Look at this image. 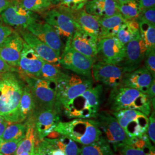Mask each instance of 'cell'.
I'll list each match as a JSON object with an SVG mask.
<instances>
[{
    "label": "cell",
    "instance_id": "836d02e7",
    "mask_svg": "<svg viewBox=\"0 0 155 155\" xmlns=\"http://www.w3.org/2000/svg\"><path fill=\"white\" fill-rule=\"evenodd\" d=\"M16 1L27 10L40 14L53 6L49 0H16Z\"/></svg>",
    "mask_w": 155,
    "mask_h": 155
},
{
    "label": "cell",
    "instance_id": "f546056e",
    "mask_svg": "<svg viewBox=\"0 0 155 155\" xmlns=\"http://www.w3.org/2000/svg\"><path fill=\"white\" fill-rule=\"evenodd\" d=\"M52 144L61 150L66 155H80V148L77 142L66 136L59 134L55 138H48Z\"/></svg>",
    "mask_w": 155,
    "mask_h": 155
},
{
    "label": "cell",
    "instance_id": "7bdbcfd3",
    "mask_svg": "<svg viewBox=\"0 0 155 155\" xmlns=\"http://www.w3.org/2000/svg\"><path fill=\"white\" fill-rule=\"evenodd\" d=\"M148 98H150L151 103V105L155 107V81H153L152 83H151L150 88L148 90L147 93H146Z\"/></svg>",
    "mask_w": 155,
    "mask_h": 155
},
{
    "label": "cell",
    "instance_id": "bcb514c9",
    "mask_svg": "<svg viewBox=\"0 0 155 155\" xmlns=\"http://www.w3.org/2000/svg\"><path fill=\"white\" fill-rule=\"evenodd\" d=\"M8 124H9V122H7L1 117H0V139L1 138Z\"/></svg>",
    "mask_w": 155,
    "mask_h": 155
},
{
    "label": "cell",
    "instance_id": "f907efd6",
    "mask_svg": "<svg viewBox=\"0 0 155 155\" xmlns=\"http://www.w3.org/2000/svg\"><path fill=\"white\" fill-rule=\"evenodd\" d=\"M32 155H40L39 154V152L37 151V150H36V148H35V151L33 152V153L32 154Z\"/></svg>",
    "mask_w": 155,
    "mask_h": 155
},
{
    "label": "cell",
    "instance_id": "f6af8a7d",
    "mask_svg": "<svg viewBox=\"0 0 155 155\" xmlns=\"http://www.w3.org/2000/svg\"><path fill=\"white\" fill-rule=\"evenodd\" d=\"M14 0H0V14L13 3Z\"/></svg>",
    "mask_w": 155,
    "mask_h": 155
},
{
    "label": "cell",
    "instance_id": "db71d44e",
    "mask_svg": "<svg viewBox=\"0 0 155 155\" xmlns=\"http://www.w3.org/2000/svg\"><path fill=\"white\" fill-rule=\"evenodd\" d=\"M1 139H0V143H1Z\"/></svg>",
    "mask_w": 155,
    "mask_h": 155
},
{
    "label": "cell",
    "instance_id": "f5cc1de1",
    "mask_svg": "<svg viewBox=\"0 0 155 155\" xmlns=\"http://www.w3.org/2000/svg\"><path fill=\"white\" fill-rule=\"evenodd\" d=\"M49 1H51V3H52V1H53V0H49Z\"/></svg>",
    "mask_w": 155,
    "mask_h": 155
},
{
    "label": "cell",
    "instance_id": "5b68a950",
    "mask_svg": "<svg viewBox=\"0 0 155 155\" xmlns=\"http://www.w3.org/2000/svg\"><path fill=\"white\" fill-rule=\"evenodd\" d=\"M93 86V78L67 74L57 83L56 105L61 109Z\"/></svg>",
    "mask_w": 155,
    "mask_h": 155
},
{
    "label": "cell",
    "instance_id": "7a4b0ae2",
    "mask_svg": "<svg viewBox=\"0 0 155 155\" xmlns=\"http://www.w3.org/2000/svg\"><path fill=\"white\" fill-rule=\"evenodd\" d=\"M103 86L101 84L92 86L63 107L68 118H95L101 104Z\"/></svg>",
    "mask_w": 155,
    "mask_h": 155
},
{
    "label": "cell",
    "instance_id": "7dc6e473",
    "mask_svg": "<svg viewBox=\"0 0 155 155\" xmlns=\"http://www.w3.org/2000/svg\"><path fill=\"white\" fill-rule=\"evenodd\" d=\"M61 1V0H53L52 2V4L53 5H57Z\"/></svg>",
    "mask_w": 155,
    "mask_h": 155
},
{
    "label": "cell",
    "instance_id": "8992f818",
    "mask_svg": "<svg viewBox=\"0 0 155 155\" xmlns=\"http://www.w3.org/2000/svg\"><path fill=\"white\" fill-rule=\"evenodd\" d=\"M33 96L35 110L51 109L56 106L57 83L40 78L20 77Z\"/></svg>",
    "mask_w": 155,
    "mask_h": 155
},
{
    "label": "cell",
    "instance_id": "74e56055",
    "mask_svg": "<svg viewBox=\"0 0 155 155\" xmlns=\"http://www.w3.org/2000/svg\"><path fill=\"white\" fill-rule=\"evenodd\" d=\"M145 68L150 71L152 77H155V49L147 50L145 57Z\"/></svg>",
    "mask_w": 155,
    "mask_h": 155
},
{
    "label": "cell",
    "instance_id": "5bb4252c",
    "mask_svg": "<svg viewBox=\"0 0 155 155\" xmlns=\"http://www.w3.org/2000/svg\"><path fill=\"white\" fill-rule=\"evenodd\" d=\"M147 50L144 40L139 34L125 45L124 58L119 66L122 67L125 72L133 71L141 66Z\"/></svg>",
    "mask_w": 155,
    "mask_h": 155
},
{
    "label": "cell",
    "instance_id": "d6a6232c",
    "mask_svg": "<svg viewBox=\"0 0 155 155\" xmlns=\"http://www.w3.org/2000/svg\"><path fill=\"white\" fill-rule=\"evenodd\" d=\"M139 32L144 40L147 50L155 49V25L143 20H137Z\"/></svg>",
    "mask_w": 155,
    "mask_h": 155
},
{
    "label": "cell",
    "instance_id": "30bf717a",
    "mask_svg": "<svg viewBox=\"0 0 155 155\" xmlns=\"http://www.w3.org/2000/svg\"><path fill=\"white\" fill-rule=\"evenodd\" d=\"M61 66L75 74L85 77L92 78V68L95 61L74 50L67 42L59 58Z\"/></svg>",
    "mask_w": 155,
    "mask_h": 155
},
{
    "label": "cell",
    "instance_id": "d4e9b609",
    "mask_svg": "<svg viewBox=\"0 0 155 155\" xmlns=\"http://www.w3.org/2000/svg\"><path fill=\"white\" fill-rule=\"evenodd\" d=\"M127 21L120 13L110 17H98L101 28L100 39L116 36L122 25Z\"/></svg>",
    "mask_w": 155,
    "mask_h": 155
},
{
    "label": "cell",
    "instance_id": "60d3db41",
    "mask_svg": "<svg viewBox=\"0 0 155 155\" xmlns=\"http://www.w3.org/2000/svg\"><path fill=\"white\" fill-rule=\"evenodd\" d=\"M13 32L14 30L12 27L5 24H4L1 18H0V45Z\"/></svg>",
    "mask_w": 155,
    "mask_h": 155
},
{
    "label": "cell",
    "instance_id": "c3c4849f",
    "mask_svg": "<svg viewBox=\"0 0 155 155\" xmlns=\"http://www.w3.org/2000/svg\"><path fill=\"white\" fill-rule=\"evenodd\" d=\"M33 152H23L19 155H32Z\"/></svg>",
    "mask_w": 155,
    "mask_h": 155
},
{
    "label": "cell",
    "instance_id": "f1b7e54d",
    "mask_svg": "<svg viewBox=\"0 0 155 155\" xmlns=\"http://www.w3.org/2000/svg\"><path fill=\"white\" fill-rule=\"evenodd\" d=\"M139 34V24L137 21H127L120 29L116 37L122 45H125Z\"/></svg>",
    "mask_w": 155,
    "mask_h": 155
},
{
    "label": "cell",
    "instance_id": "681fc988",
    "mask_svg": "<svg viewBox=\"0 0 155 155\" xmlns=\"http://www.w3.org/2000/svg\"><path fill=\"white\" fill-rule=\"evenodd\" d=\"M116 1L119 4H122V3H124L127 1H129V0H116Z\"/></svg>",
    "mask_w": 155,
    "mask_h": 155
},
{
    "label": "cell",
    "instance_id": "ba28073f",
    "mask_svg": "<svg viewBox=\"0 0 155 155\" xmlns=\"http://www.w3.org/2000/svg\"><path fill=\"white\" fill-rule=\"evenodd\" d=\"M116 118L128 137L130 139L140 137L147 133L149 119L140 111L125 109L110 112Z\"/></svg>",
    "mask_w": 155,
    "mask_h": 155
},
{
    "label": "cell",
    "instance_id": "816d5d0a",
    "mask_svg": "<svg viewBox=\"0 0 155 155\" xmlns=\"http://www.w3.org/2000/svg\"><path fill=\"white\" fill-rule=\"evenodd\" d=\"M86 2H87V1H92V0H84Z\"/></svg>",
    "mask_w": 155,
    "mask_h": 155
},
{
    "label": "cell",
    "instance_id": "7402d4cb",
    "mask_svg": "<svg viewBox=\"0 0 155 155\" xmlns=\"http://www.w3.org/2000/svg\"><path fill=\"white\" fill-rule=\"evenodd\" d=\"M155 78L145 66H140L133 71L125 72L121 86L137 90L146 94Z\"/></svg>",
    "mask_w": 155,
    "mask_h": 155
},
{
    "label": "cell",
    "instance_id": "83f0119b",
    "mask_svg": "<svg viewBox=\"0 0 155 155\" xmlns=\"http://www.w3.org/2000/svg\"><path fill=\"white\" fill-rule=\"evenodd\" d=\"M35 110V104L33 96L29 86H24L23 92L20 103V113L21 122L25 121L33 114Z\"/></svg>",
    "mask_w": 155,
    "mask_h": 155
},
{
    "label": "cell",
    "instance_id": "2e32d148",
    "mask_svg": "<svg viewBox=\"0 0 155 155\" xmlns=\"http://www.w3.org/2000/svg\"><path fill=\"white\" fill-rule=\"evenodd\" d=\"M2 21L6 25L19 29H25L28 25L39 18L35 12L29 11L20 5L16 0L2 13Z\"/></svg>",
    "mask_w": 155,
    "mask_h": 155
},
{
    "label": "cell",
    "instance_id": "8fae6325",
    "mask_svg": "<svg viewBox=\"0 0 155 155\" xmlns=\"http://www.w3.org/2000/svg\"><path fill=\"white\" fill-rule=\"evenodd\" d=\"M125 74L122 67L100 61H95L92 68L94 80L111 89L121 86Z\"/></svg>",
    "mask_w": 155,
    "mask_h": 155
},
{
    "label": "cell",
    "instance_id": "4fadbf2b",
    "mask_svg": "<svg viewBox=\"0 0 155 155\" xmlns=\"http://www.w3.org/2000/svg\"><path fill=\"white\" fill-rule=\"evenodd\" d=\"M25 29L48 45L60 58L64 45L59 35L48 23L38 18L28 25Z\"/></svg>",
    "mask_w": 155,
    "mask_h": 155
},
{
    "label": "cell",
    "instance_id": "e575fe53",
    "mask_svg": "<svg viewBox=\"0 0 155 155\" xmlns=\"http://www.w3.org/2000/svg\"><path fill=\"white\" fill-rule=\"evenodd\" d=\"M66 74L67 73L61 71V68L45 61L42 67L40 78L58 83Z\"/></svg>",
    "mask_w": 155,
    "mask_h": 155
},
{
    "label": "cell",
    "instance_id": "8d00e7d4",
    "mask_svg": "<svg viewBox=\"0 0 155 155\" xmlns=\"http://www.w3.org/2000/svg\"><path fill=\"white\" fill-rule=\"evenodd\" d=\"M86 3L84 0H61L56 6L64 9L76 11L83 8Z\"/></svg>",
    "mask_w": 155,
    "mask_h": 155
},
{
    "label": "cell",
    "instance_id": "3957f363",
    "mask_svg": "<svg viewBox=\"0 0 155 155\" xmlns=\"http://www.w3.org/2000/svg\"><path fill=\"white\" fill-rule=\"evenodd\" d=\"M108 104L113 111L131 109L140 111L149 116L152 111L150 98L137 90L119 86L111 89Z\"/></svg>",
    "mask_w": 155,
    "mask_h": 155
},
{
    "label": "cell",
    "instance_id": "9a60e30c",
    "mask_svg": "<svg viewBox=\"0 0 155 155\" xmlns=\"http://www.w3.org/2000/svg\"><path fill=\"white\" fill-rule=\"evenodd\" d=\"M97 50V58H100V61L118 66L123 61L125 45L116 36L98 39Z\"/></svg>",
    "mask_w": 155,
    "mask_h": 155
},
{
    "label": "cell",
    "instance_id": "e0dca14e",
    "mask_svg": "<svg viewBox=\"0 0 155 155\" xmlns=\"http://www.w3.org/2000/svg\"><path fill=\"white\" fill-rule=\"evenodd\" d=\"M44 61L24 41L17 72L20 73V77L40 78Z\"/></svg>",
    "mask_w": 155,
    "mask_h": 155
},
{
    "label": "cell",
    "instance_id": "7c38bea8",
    "mask_svg": "<svg viewBox=\"0 0 155 155\" xmlns=\"http://www.w3.org/2000/svg\"><path fill=\"white\" fill-rule=\"evenodd\" d=\"M61 109L56 106L51 109L35 110L32 116L36 136L41 141L55 132V129L61 122Z\"/></svg>",
    "mask_w": 155,
    "mask_h": 155
},
{
    "label": "cell",
    "instance_id": "52a82bcc",
    "mask_svg": "<svg viewBox=\"0 0 155 155\" xmlns=\"http://www.w3.org/2000/svg\"><path fill=\"white\" fill-rule=\"evenodd\" d=\"M98 122L102 133L104 134V138L112 145L113 150L117 152L118 149L124 145L132 143V140L129 138L116 118L110 112L103 111L98 113L95 118Z\"/></svg>",
    "mask_w": 155,
    "mask_h": 155
},
{
    "label": "cell",
    "instance_id": "b9f144b4",
    "mask_svg": "<svg viewBox=\"0 0 155 155\" xmlns=\"http://www.w3.org/2000/svg\"><path fill=\"white\" fill-rule=\"evenodd\" d=\"M18 69L12 67L0 58V74L6 72H17Z\"/></svg>",
    "mask_w": 155,
    "mask_h": 155
},
{
    "label": "cell",
    "instance_id": "f35d334b",
    "mask_svg": "<svg viewBox=\"0 0 155 155\" xmlns=\"http://www.w3.org/2000/svg\"><path fill=\"white\" fill-rule=\"evenodd\" d=\"M143 20L155 25V6L142 9L137 20Z\"/></svg>",
    "mask_w": 155,
    "mask_h": 155
},
{
    "label": "cell",
    "instance_id": "4dcf8cb0",
    "mask_svg": "<svg viewBox=\"0 0 155 155\" xmlns=\"http://www.w3.org/2000/svg\"><path fill=\"white\" fill-rule=\"evenodd\" d=\"M141 9L137 0H129L118 4L120 13L127 21H137Z\"/></svg>",
    "mask_w": 155,
    "mask_h": 155
},
{
    "label": "cell",
    "instance_id": "9c48e42d",
    "mask_svg": "<svg viewBox=\"0 0 155 155\" xmlns=\"http://www.w3.org/2000/svg\"><path fill=\"white\" fill-rule=\"evenodd\" d=\"M43 20L50 25L59 35L65 45L77 29L72 17L66 12L56 7L41 13Z\"/></svg>",
    "mask_w": 155,
    "mask_h": 155
},
{
    "label": "cell",
    "instance_id": "ffe728a7",
    "mask_svg": "<svg viewBox=\"0 0 155 155\" xmlns=\"http://www.w3.org/2000/svg\"><path fill=\"white\" fill-rule=\"evenodd\" d=\"M98 40L97 37L77 29L70 40V45L74 50L95 62L98 55Z\"/></svg>",
    "mask_w": 155,
    "mask_h": 155
},
{
    "label": "cell",
    "instance_id": "11a10c76",
    "mask_svg": "<svg viewBox=\"0 0 155 155\" xmlns=\"http://www.w3.org/2000/svg\"><path fill=\"white\" fill-rule=\"evenodd\" d=\"M0 82H1V78H0Z\"/></svg>",
    "mask_w": 155,
    "mask_h": 155
},
{
    "label": "cell",
    "instance_id": "cb8c5ba5",
    "mask_svg": "<svg viewBox=\"0 0 155 155\" xmlns=\"http://www.w3.org/2000/svg\"><path fill=\"white\" fill-rule=\"evenodd\" d=\"M116 0H92L86 2L84 9L98 17H106L120 13Z\"/></svg>",
    "mask_w": 155,
    "mask_h": 155
},
{
    "label": "cell",
    "instance_id": "277c9868",
    "mask_svg": "<svg viewBox=\"0 0 155 155\" xmlns=\"http://www.w3.org/2000/svg\"><path fill=\"white\" fill-rule=\"evenodd\" d=\"M54 131L83 145L91 144L102 136L98 122L91 118H74L68 122L61 121Z\"/></svg>",
    "mask_w": 155,
    "mask_h": 155
},
{
    "label": "cell",
    "instance_id": "44dd1931",
    "mask_svg": "<svg viewBox=\"0 0 155 155\" xmlns=\"http://www.w3.org/2000/svg\"><path fill=\"white\" fill-rule=\"evenodd\" d=\"M61 9L66 12L72 17L77 29L94 36L98 39H100L101 28L98 17L87 13L84 8L76 11Z\"/></svg>",
    "mask_w": 155,
    "mask_h": 155
},
{
    "label": "cell",
    "instance_id": "d590c367",
    "mask_svg": "<svg viewBox=\"0 0 155 155\" xmlns=\"http://www.w3.org/2000/svg\"><path fill=\"white\" fill-rule=\"evenodd\" d=\"M22 140L1 141L0 155H15Z\"/></svg>",
    "mask_w": 155,
    "mask_h": 155
},
{
    "label": "cell",
    "instance_id": "ac0fdd59",
    "mask_svg": "<svg viewBox=\"0 0 155 155\" xmlns=\"http://www.w3.org/2000/svg\"><path fill=\"white\" fill-rule=\"evenodd\" d=\"M18 33L22 39L44 61L61 68L59 57L48 45L29 32L26 29H19Z\"/></svg>",
    "mask_w": 155,
    "mask_h": 155
},
{
    "label": "cell",
    "instance_id": "1f68e13d",
    "mask_svg": "<svg viewBox=\"0 0 155 155\" xmlns=\"http://www.w3.org/2000/svg\"><path fill=\"white\" fill-rule=\"evenodd\" d=\"M7 127L3 133L1 140L12 141L22 140L25 136L27 124L21 122H9Z\"/></svg>",
    "mask_w": 155,
    "mask_h": 155
},
{
    "label": "cell",
    "instance_id": "4316f807",
    "mask_svg": "<svg viewBox=\"0 0 155 155\" xmlns=\"http://www.w3.org/2000/svg\"><path fill=\"white\" fill-rule=\"evenodd\" d=\"M80 155H116L109 143L103 136L91 144L80 148Z\"/></svg>",
    "mask_w": 155,
    "mask_h": 155
},
{
    "label": "cell",
    "instance_id": "ab89813d",
    "mask_svg": "<svg viewBox=\"0 0 155 155\" xmlns=\"http://www.w3.org/2000/svg\"><path fill=\"white\" fill-rule=\"evenodd\" d=\"M149 124L147 129V134L152 143L155 144V110L150 114Z\"/></svg>",
    "mask_w": 155,
    "mask_h": 155
},
{
    "label": "cell",
    "instance_id": "d6986e66",
    "mask_svg": "<svg viewBox=\"0 0 155 155\" xmlns=\"http://www.w3.org/2000/svg\"><path fill=\"white\" fill-rule=\"evenodd\" d=\"M24 41L18 32H14L0 45V58L10 66L18 68Z\"/></svg>",
    "mask_w": 155,
    "mask_h": 155
},
{
    "label": "cell",
    "instance_id": "6da1fadb",
    "mask_svg": "<svg viewBox=\"0 0 155 155\" xmlns=\"http://www.w3.org/2000/svg\"><path fill=\"white\" fill-rule=\"evenodd\" d=\"M0 82V117L7 122H22L20 103L24 84L13 72L1 74Z\"/></svg>",
    "mask_w": 155,
    "mask_h": 155
},
{
    "label": "cell",
    "instance_id": "603a6c76",
    "mask_svg": "<svg viewBox=\"0 0 155 155\" xmlns=\"http://www.w3.org/2000/svg\"><path fill=\"white\" fill-rule=\"evenodd\" d=\"M131 140V144L123 145L117 152L121 155H155V147L147 133Z\"/></svg>",
    "mask_w": 155,
    "mask_h": 155
},
{
    "label": "cell",
    "instance_id": "ee69618b",
    "mask_svg": "<svg viewBox=\"0 0 155 155\" xmlns=\"http://www.w3.org/2000/svg\"><path fill=\"white\" fill-rule=\"evenodd\" d=\"M141 9L149 8L155 6V0H137Z\"/></svg>",
    "mask_w": 155,
    "mask_h": 155
},
{
    "label": "cell",
    "instance_id": "484cf974",
    "mask_svg": "<svg viewBox=\"0 0 155 155\" xmlns=\"http://www.w3.org/2000/svg\"><path fill=\"white\" fill-rule=\"evenodd\" d=\"M27 130L24 137L19 145L15 155H19L23 152H33L36 148V133L32 115L27 120Z\"/></svg>",
    "mask_w": 155,
    "mask_h": 155
}]
</instances>
